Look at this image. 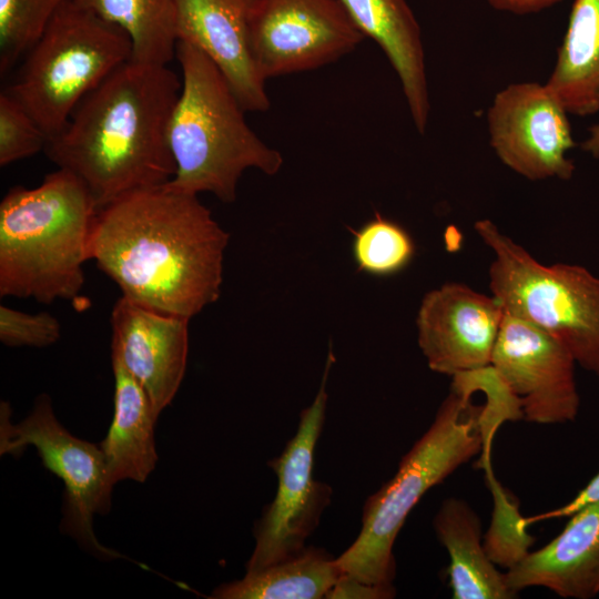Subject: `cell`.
Returning <instances> with one entry per match:
<instances>
[{
  "instance_id": "cell-12",
  "label": "cell",
  "mask_w": 599,
  "mask_h": 599,
  "mask_svg": "<svg viewBox=\"0 0 599 599\" xmlns=\"http://www.w3.org/2000/svg\"><path fill=\"white\" fill-rule=\"evenodd\" d=\"M576 364L560 341L505 313L490 366L522 419L544 425L576 419L580 406Z\"/></svg>"
},
{
  "instance_id": "cell-13",
  "label": "cell",
  "mask_w": 599,
  "mask_h": 599,
  "mask_svg": "<svg viewBox=\"0 0 599 599\" xmlns=\"http://www.w3.org/2000/svg\"><path fill=\"white\" fill-rule=\"evenodd\" d=\"M504 316L495 296L461 283H445L428 292L416 324L429 368L453 377L489 366Z\"/></svg>"
},
{
  "instance_id": "cell-9",
  "label": "cell",
  "mask_w": 599,
  "mask_h": 599,
  "mask_svg": "<svg viewBox=\"0 0 599 599\" xmlns=\"http://www.w3.org/2000/svg\"><path fill=\"white\" fill-rule=\"evenodd\" d=\"M334 361L329 351L321 387L313 403L301 412L296 434L282 454L268 461L277 476V491L254 525L255 546L246 571L261 570L300 554L331 501L332 488L313 478V463L325 420L326 382Z\"/></svg>"
},
{
  "instance_id": "cell-19",
  "label": "cell",
  "mask_w": 599,
  "mask_h": 599,
  "mask_svg": "<svg viewBox=\"0 0 599 599\" xmlns=\"http://www.w3.org/2000/svg\"><path fill=\"white\" fill-rule=\"evenodd\" d=\"M436 535L446 548L448 577L454 599H509L516 597L505 573L494 565L481 544V522L463 499L446 498L435 518Z\"/></svg>"
},
{
  "instance_id": "cell-23",
  "label": "cell",
  "mask_w": 599,
  "mask_h": 599,
  "mask_svg": "<svg viewBox=\"0 0 599 599\" xmlns=\"http://www.w3.org/2000/svg\"><path fill=\"white\" fill-rule=\"evenodd\" d=\"M353 234L352 254L359 272L385 277L405 270L416 246L410 234L398 223L375 213Z\"/></svg>"
},
{
  "instance_id": "cell-7",
  "label": "cell",
  "mask_w": 599,
  "mask_h": 599,
  "mask_svg": "<svg viewBox=\"0 0 599 599\" xmlns=\"http://www.w3.org/2000/svg\"><path fill=\"white\" fill-rule=\"evenodd\" d=\"M475 231L494 253L489 287L505 313L560 341L599 376V277L581 265L538 262L490 220Z\"/></svg>"
},
{
  "instance_id": "cell-28",
  "label": "cell",
  "mask_w": 599,
  "mask_h": 599,
  "mask_svg": "<svg viewBox=\"0 0 599 599\" xmlns=\"http://www.w3.org/2000/svg\"><path fill=\"white\" fill-rule=\"evenodd\" d=\"M599 502V473L569 502L548 512L521 520L525 528L538 520L570 517L590 504Z\"/></svg>"
},
{
  "instance_id": "cell-10",
  "label": "cell",
  "mask_w": 599,
  "mask_h": 599,
  "mask_svg": "<svg viewBox=\"0 0 599 599\" xmlns=\"http://www.w3.org/2000/svg\"><path fill=\"white\" fill-rule=\"evenodd\" d=\"M364 38L342 0H257L250 20L253 60L265 81L332 63Z\"/></svg>"
},
{
  "instance_id": "cell-3",
  "label": "cell",
  "mask_w": 599,
  "mask_h": 599,
  "mask_svg": "<svg viewBox=\"0 0 599 599\" xmlns=\"http://www.w3.org/2000/svg\"><path fill=\"white\" fill-rule=\"evenodd\" d=\"M98 212L87 185L64 169L35 187L9 190L0 203V295L77 298Z\"/></svg>"
},
{
  "instance_id": "cell-26",
  "label": "cell",
  "mask_w": 599,
  "mask_h": 599,
  "mask_svg": "<svg viewBox=\"0 0 599 599\" xmlns=\"http://www.w3.org/2000/svg\"><path fill=\"white\" fill-rule=\"evenodd\" d=\"M61 335L59 321L47 312L29 314L0 306V341L10 347H45Z\"/></svg>"
},
{
  "instance_id": "cell-4",
  "label": "cell",
  "mask_w": 599,
  "mask_h": 599,
  "mask_svg": "<svg viewBox=\"0 0 599 599\" xmlns=\"http://www.w3.org/2000/svg\"><path fill=\"white\" fill-rule=\"evenodd\" d=\"M477 389L476 370L453 376L433 424L403 456L395 476L365 501L357 538L336 558L343 575L369 585H393V546L408 514L427 490L481 450L485 425L497 422L488 402L471 404Z\"/></svg>"
},
{
  "instance_id": "cell-16",
  "label": "cell",
  "mask_w": 599,
  "mask_h": 599,
  "mask_svg": "<svg viewBox=\"0 0 599 599\" xmlns=\"http://www.w3.org/2000/svg\"><path fill=\"white\" fill-rule=\"evenodd\" d=\"M505 578L516 595L544 587L562 598L591 599L599 595V502L570 516L564 530L545 547L525 552Z\"/></svg>"
},
{
  "instance_id": "cell-20",
  "label": "cell",
  "mask_w": 599,
  "mask_h": 599,
  "mask_svg": "<svg viewBox=\"0 0 599 599\" xmlns=\"http://www.w3.org/2000/svg\"><path fill=\"white\" fill-rule=\"evenodd\" d=\"M546 84L569 114L599 112V0H575Z\"/></svg>"
},
{
  "instance_id": "cell-29",
  "label": "cell",
  "mask_w": 599,
  "mask_h": 599,
  "mask_svg": "<svg viewBox=\"0 0 599 599\" xmlns=\"http://www.w3.org/2000/svg\"><path fill=\"white\" fill-rule=\"evenodd\" d=\"M493 8L515 14L535 13L560 0H486Z\"/></svg>"
},
{
  "instance_id": "cell-21",
  "label": "cell",
  "mask_w": 599,
  "mask_h": 599,
  "mask_svg": "<svg viewBox=\"0 0 599 599\" xmlns=\"http://www.w3.org/2000/svg\"><path fill=\"white\" fill-rule=\"evenodd\" d=\"M336 558L306 546L300 554L217 586L212 599H321L342 576Z\"/></svg>"
},
{
  "instance_id": "cell-25",
  "label": "cell",
  "mask_w": 599,
  "mask_h": 599,
  "mask_svg": "<svg viewBox=\"0 0 599 599\" xmlns=\"http://www.w3.org/2000/svg\"><path fill=\"white\" fill-rule=\"evenodd\" d=\"M48 135L6 90L0 93V165L32 156L45 149Z\"/></svg>"
},
{
  "instance_id": "cell-11",
  "label": "cell",
  "mask_w": 599,
  "mask_h": 599,
  "mask_svg": "<svg viewBox=\"0 0 599 599\" xmlns=\"http://www.w3.org/2000/svg\"><path fill=\"white\" fill-rule=\"evenodd\" d=\"M568 114L546 83H511L488 108L489 143L506 166L528 180H569L575 141Z\"/></svg>"
},
{
  "instance_id": "cell-1",
  "label": "cell",
  "mask_w": 599,
  "mask_h": 599,
  "mask_svg": "<svg viewBox=\"0 0 599 599\" xmlns=\"http://www.w3.org/2000/svg\"><path fill=\"white\" fill-rule=\"evenodd\" d=\"M229 240L196 194L163 184L98 212L91 260L122 296L191 319L220 297Z\"/></svg>"
},
{
  "instance_id": "cell-6",
  "label": "cell",
  "mask_w": 599,
  "mask_h": 599,
  "mask_svg": "<svg viewBox=\"0 0 599 599\" xmlns=\"http://www.w3.org/2000/svg\"><path fill=\"white\" fill-rule=\"evenodd\" d=\"M131 58L132 42L121 28L70 0L28 50L6 91L51 139L81 100Z\"/></svg>"
},
{
  "instance_id": "cell-27",
  "label": "cell",
  "mask_w": 599,
  "mask_h": 599,
  "mask_svg": "<svg viewBox=\"0 0 599 599\" xmlns=\"http://www.w3.org/2000/svg\"><path fill=\"white\" fill-rule=\"evenodd\" d=\"M396 593L392 586L369 585L348 576L342 575L336 585L331 589L326 599H389Z\"/></svg>"
},
{
  "instance_id": "cell-15",
  "label": "cell",
  "mask_w": 599,
  "mask_h": 599,
  "mask_svg": "<svg viewBox=\"0 0 599 599\" xmlns=\"http://www.w3.org/2000/svg\"><path fill=\"white\" fill-rule=\"evenodd\" d=\"M256 1L175 0L176 35L214 62L245 111L264 112L271 103L250 44Z\"/></svg>"
},
{
  "instance_id": "cell-22",
  "label": "cell",
  "mask_w": 599,
  "mask_h": 599,
  "mask_svg": "<svg viewBox=\"0 0 599 599\" xmlns=\"http://www.w3.org/2000/svg\"><path fill=\"white\" fill-rule=\"evenodd\" d=\"M118 26L132 42V60L167 64L176 53L175 0H73Z\"/></svg>"
},
{
  "instance_id": "cell-24",
  "label": "cell",
  "mask_w": 599,
  "mask_h": 599,
  "mask_svg": "<svg viewBox=\"0 0 599 599\" xmlns=\"http://www.w3.org/2000/svg\"><path fill=\"white\" fill-rule=\"evenodd\" d=\"M70 0H0V72L4 74L40 38Z\"/></svg>"
},
{
  "instance_id": "cell-30",
  "label": "cell",
  "mask_w": 599,
  "mask_h": 599,
  "mask_svg": "<svg viewBox=\"0 0 599 599\" xmlns=\"http://www.w3.org/2000/svg\"><path fill=\"white\" fill-rule=\"evenodd\" d=\"M581 148L592 158L599 160V124L590 128L588 138L582 142Z\"/></svg>"
},
{
  "instance_id": "cell-2",
  "label": "cell",
  "mask_w": 599,
  "mask_h": 599,
  "mask_svg": "<svg viewBox=\"0 0 599 599\" xmlns=\"http://www.w3.org/2000/svg\"><path fill=\"white\" fill-rule=\"evenodd\" d=\"M181 80L166 64L130 59L77 105L44 152L77 175L100 210L175 174L169 124Z\"/></svg>"
},
{
  "instance_id": "cell-14",
  "label": "cell",
  "mask_w": 599,
  "mask_h": 599,
  "mask_svg": "<svg viewBox=\"0 0 599 599\" xmlns=\"http://www.w3.org/2000/svg\"><path fill=\"white\" fill-rule=\"evenodd\" d=\"M110 322L111 355L141 384L159 416L173 400L185 374L190 318L121 296Z\"/></svg>"
},
{
  "instance_id": "cell-5",
  "label": "cell",
  "mask_w": 599,
  "mask_h": 599,
  "mask_svg": "<svg viewBox=\"0 0 599 599\" xmlns=\"http://www.w3.org/2000/svg\"><path fill=\"white\" fill-rule=\"evenodd\" d=\"M176 57L181 90L169 124L175 174L165 185L234 202L243 172L257 169L274 175L283 165L282 154L248 126L246 111L210 58L182 41H177Z\"/></svg>"
},
{
  "instance_id": "cell-18",
  "label": "cell",
  "mask_w": 599,
  "mask_h": 599,
  "mask_svg": "<svg viewBox=\"0 0 599 599\" xmlns=\"http://www.w3.org/2000/svg\"><path fill=\"white\" fill-rule=\"evenodd\" d=\"M114 376V412L100 447L110 479L144 483L155 469L159 457L155 445L158 415L141 384L111 355Z\"/></svg>"
},
{
  "instance_id": "cell-8",
  "label": "cell",
  "mask_w": 599,
  "mask_h": 599,
  "mask_svg": "<svg viewBox=\"0 0 599 599\" xmlns=\"http://www.w3.org/2000/svg\"><path fill=\"white\" fill-rule=\"evenodd\" d=\"M10 406L1 403L0 453L17 455L33 446L43 466L64 484L61 529L100 557H120L99 542L93 530L95 515L112 505L110 479L100 445L73 436L55 417L51 399L41 395L20 423L9 422Z\"/></svg>"
},
{
  "instance_id": "cell-17",
  "label": "cell",
  "mask_w": 599,
  "mask_h": 599,
  "mask_svg": "<svg viewBox=\"0 0 599 599\" xmlns=\"http://www.w3.org/2000/svg\"><path fill=\"white\" fill-rule=\"evenodd\" d=\"M365 37L385 52L402 83L403 92L419 133L429 114V94L420 27L406 0H342Z\"/></svg>"
}]
</instances>
